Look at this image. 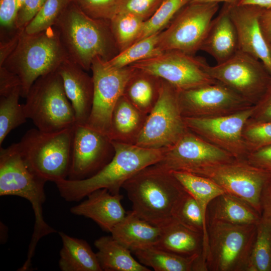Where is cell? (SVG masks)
<instances>
[{"label":"cell","instance_id":"obj_17","mask_svg":"<svg viewBox=\"0 0 271 271\" xmlns=\"http://www.w3.org/2000/svg\"><path fill=\"white\" fill-rule=\"evenodd\" d=\"M184 117H213L253 106L224 84L216 81L179 92Z\"/></svg>","mask_w":271,"mask_h":271},{"label":"cell","instance_id":"obj_15","mask_svg":"<svg viewBox=\"0 0 271 271\" xmlns=\"http://www.w3.org/2000/svg\"><path fill=\"white\" fill-rule=\"evenodd\" d=\"M253 105L234 113L213 117H184L187 129L237 159L248 154L243 130Z\"/></svg>","mask_w":271,"mask_h":271},{"label":"cell","instance_id":"obj_10","mask_svg":"<svg viewBox=\"0 0 271 271\" xmlns=\"http://www.w3.org/2000/svg\"><path fill=\"white\" fill-rule=\"evenodd\" d=\"M218 3H189L160 33L158 48L161 52L178 50L194 55L200 50Z\"/></svg>","mask_w":271,"mask_h":271},{"label":"cell","instance_id":"obj_12","mask_svg":"<svg viewBox=\"0 0 271 271\" xmlns=\"http://www.w3.org/2000/svg\"><path fill=\"white\" fill-rule=\"evenodd\" d=\"M90 70L93 96L91 112L85 124L108 137L113 108L136 69L130 66L114 67L97 57L92 61Z\"/></svg>","mask_w":271,"mask_h":271},{"label":"cell","instance_id":"obj_7","mask_svg":"<svg viewBox=\"0 0 271 271\" xmlns=\"http://www.w3.org/2000/svg\"><path fill=\"white\" fill-rule=\"evenodd\" d=\"M26 98V116L42 131H58L76 123L74 110L57 70L36 80Z\"/></svg>","mask_w":271,"mask_h":271},{"label":"cell","instance_id":"obj_50","mask_svg":"<svg viewBox=\"0 0 271 271\" xmlns=\"http://www.w3.org/2000/svg\"><path fill=\"white\" fill-rule=\"evenodd\" d=\"M237 5H250L267 10L271 9V0H239Z\"/></svg>","mask_w":271,"mask_h":271},{"label":"cell","instance_id":"obj_23","mask_svg":"<svg viewBox=\"0 0 271 271\" xmlns=\"http://www.w3.org/2000/svg\"><path fill=\"white\" fill-rule=\"evenodd\" d=\"M161 232L160 227L141 218L131 210L126 213L110 233L115 239L132 252L155 246Z\"/></svg>","mask_w":271,"mask_h":271},{"label":"cell","instance_id":"obj_34","mask_svg":"<svg viewBox=\"0 0 271 271\" xmlns=\"http://www.w3.org/2000/svg\"><path fill=\"white\" fill-rule=\"evenodd\" d=\"M21 88L16 89L6 96H0V145L14 129L28 119L24 104L19 103Z\"/></svg>","mask_w":271,"mask_h":271},{"label":"cell","instance_id":"obj_49","mask_svg":"<svg viewBox=\"0 0 271 271\" xmlns=\"http://www.w3.org/2000/svg\"><path fill=\"white\" fill-rule=\"evenodd\" d=\"M259 24L266 42L271 46V9L263 11L259 17Z\"/></svg>","mask_w":271,"mask_h":271},{"label":"cell","instance_id":"obj_43","mask_svg":"<svg viewBox=\"0 0 271 271\" xmlns=\"http://www.w3.org/2000/svg\"><path fill=\"white\" fill-rule=\"evenodd\" d=\"M47 0H25L19 8L15 21L17 30H24L36 16Z\"/></svg>","mask_w":271,"mask_h":271},{"label":"cell","instance_id":"obj_20","mask_svg":"<svg viewBox=\"0 0 271 271\" xmlns=\"http://www.w3.org/2000/svg\"><path fill=\"white\" fill-rule=\"evenodd\" d=\"M57 70L62 78L65 93L74 110L76 123L86 124L93 101L92 77L68 58L61 63Z\"/></svg>","mask_w":271,"mask_h":271},{"label":"cell","instance_id":"obj_1","mask_svg":"<svg viewBox=\"0 0 271 271\" xmlns=\"http://www.w3.org/2000/svg\"><path fill=\"white\" fill-rule=\"evenodd\" d=\"M112 143L114 155L96 174L83 180L64 179L55 182L65 201H79L92 192L102 188L112 194H120L126 181L144 168L159 162L168 148L147 149L136 145Z\"/></svg>","mask_w":271,"mask_h":271},{"label":"cell","instance_id":"obj_5","mask_svg":"<svg viewBox=\"0 0 271 271\" xmlns=\"http://www.w3.org/2000/svg\"><path fill=\"white\" fill-rule=\"evenodd\" d=\"M68 58L55 26L33 34L24 29L16 48L1 66L18 75L21 96L26 98L36 80L56 71Z\"/></svg>","mask_w":271,"mask_h":271},{"label":"cell","instance_id":"obj_9","mask_svg":"<svg viewBox=\"0 0 271 271\" xmlns=\"http://www.w3.org/2000/svg\"><path fill=\"white\" fill-rule=\"evenodd\" d=\"M179 92L162 79L158 100L148 115L136 145L147 149L167 148L188 131L180 109Z\"/></svg>","mask_w":271,"mask_h":271},{"label":"cell","instance_id":"obj_37","mask_svg":"<svg viewBox=\"0 0 271 271\" xmlns=\"http://www.w3.org/2000/svg\"><path fill=\"white\" fill-rule=\"evenodd\" d=\"M191 0H163L155 13L144 22L136 42L162 32L176 14Z\"/></svg>","mask_w":271,"mask_h":271},{"label":"cell","instance_id":"obj_22","mask_svg":"<svg viewBox=\"0 0 271 271\" xmlns=\"http://www.w3.org/2000/svg\"><path fill=\"white\" fill-rule=\"evenodd\" d=\"M230 5L224 4L217 16L212 21L200 50L221 63L238 50V38L230 15Z\"/></svg>","mask_w":271,"mask_h":271},{"label":"cell","instance_id":"obj_27","mask_svg":"<svg viewBox=\"0 0 271 271\" xmlns=\"http://www.w3.org/2000/svg\"><path fill=\"white\" fill-rule=\"evenodd\" d=\"M132 252L140 263L156 271H208L202 255L185 257L155 246Z\"/></svg>","mask_w":271,"mask_h":271},{"label":"cell","instance_id":"obj_19","mask_svg":"<svg viewBox=\"0 0 271 271\" xmlns=\"http://www.w3.org/2000/svg\"><path fill=\"white\" fill-rule=\"evenodd\" d=\"M265 10L250 5L231 6L230 15L238 38V50L259 60L271 74V54L260 24L259 17Z\"/></svg>","mask_w":271,"mask_h":271},{"label":"cell","instance_id":"obj_51","mask_svg":"<svg viewBox=\"0 0 271 271\" xmlns=\"http://www.w3.org/2000/svg\"><path fill=\"white\" fill-rule=\"evenodd\" d=\"M239 0H191L189 3H223L230 6L236 5Z\"/></svg>","mask_w":271,"mask_h":271},{"label":"cell","instance_id":"obj_42","mask_svg":"<svg viewBox=\"0 0 271 271\" xmlns=\"http://www.w3.org/2000/svg\"><path fill=\"white\" fill-rule=\"evenodd\" d=\"M18 10L17 0H0L1 31L13 35L17 31L15 21Z\"/></svg>","mask_w":271,"mask_h":271},{"label":"cell","instance_id":"obj_35","mask_svg":"<svg viewBox=\"0 0 271 271\" xmlns=\"http://www.w3.org/2000/svg\"><path fill=\"white\" fill-rule=\"evenodd\" d=\"M160 33L132 43L107 61L108 63L114 67L123 68L160 54L162 52L158 48Z\"/></svg>","mask_w":271,"mask_h":271},{"label":"cell","instance_id":"obj_26","mask_svg":"<svg viewBox=\"0 0 271 271\" xmlns=\"http://www.w3.org/2000/svg\"><path fill=\"white\" fill-rule=\"evenodd\" d=\"M261 215L247 202L227 193L215 197L209 204L208 221H219L239 225L256 224Z\"/></svg>","mask_w":271,"mask_h":271},{"label":"cell","instance_id":"obj_41","mask_svg":"<svg viewBox=\"0 0 271 271\" xmlns=\"http://www.w3.org/2000/svg\"><path fill=\"white\" fill-rule=\"evenodd\" d=\"M163 0H120L117 13L133 14L144 21L151 18Z\"/></svg>","mask_w":271,"mask_h":271},{"label":"cell","instance_id":"obj_29","mask_svg":"<svg viewBox=\"0 0 271 271\" xmlns=\"http://www.w3.org/2000/svg\"><path fill=\"white\" fill-rule=\"evenodd\" d=\"M94 244L98 250L96 254L102 270H151L137 261L131 255V250L111 235L101 236Z\"/></svg>","mask_w":271,"mask_h":271},{"label":"cell","instance_id":"obj_38","mask_svg":"<svg viewBox=\"0 0 271 271\" xmlns=\"http://www.w3.org/2000/svg\"><path fill=\"white\" fill-rule=\"evenodd\" d=\"M70 0H47L36 16L24 29L29 34L38 33L54 26Z\"/></svg>","mask_w":271,"mask_h":271},{"label":"cell","instance_id":"obj_32","mask_svg":"<svg viewBox=\"0 0 271 271\" xmlns=\"http://www.w3.org/2000/svg\"><path fill=\"white\" fill-rule=\"evenodd\" d=\"M247 271H271V219L261 216Z\"/></svg>","mask_w":271,"mask_h":271},{"label":"cell","instance_id":"obj_48","mask_svg":"<svg viewBox=\"0 0 271 271\" xmlns=\"http://www.w3.org/2000/svg\"><path fill=\"white\" fill-rule=\"evenodd\" d=\"M260 202L261 215L271 219V175L263 185Z\"/></svg>","mask_w":271,"mask_h":271},{"label":"cell","instance_id":"obj_52","mask_svg":"<svg viewBox=\"0 0 271 271\" xmlns=\"http://www.w3.org/2000/svg\"><path fill=\"white\" fill-rule=\"evenodd\" d=\"M269 48H270V54H271V46L269 45Z\"/></svg>","mask_w":271,"mask_h":271},{"label":"cell","instance_id":"obj_6","mask_svg":"<svg viewBox=\"0 0 271 271\" xmlns=\"http://www.w3.org/2000/svg\"><path fill=\"white\" fill-rule=\"evenodd\" d=\"M74 126L52 132L32 128L18 143L28 168L46 182L67 178Z\"/></svg>","mask_w":271,"mask_h":271},{"label":"cell","instance_id":"obj_8","mask_svg":"<svg viewBox=\"0 0 271 271\" xmlns=\"http://www.w3.org/2000/svg\"><path fill=\"white\" fill-rule=\"evenodd\" d=\"M256 224L207 222L208 271H247Z\"/></svg>","mask_w":271,"mask_h":271},{"label":"cell","instance_id":"obj_28","mask_svg":"<svg viewBox=\"0 0 271 271\" xmlns=\"http://www.w3.org/2000/svg\"><path fill=\"white\" fill-rule=\"evenodd\" d=\"M62 246L58 265L62 271H102L96 254L85 240L59 232Z\"/></svg>","mask_w":271,"mask_h":271},{"label":"cell","instance_id":"obj_14","mask_svg":"<svg viewBox=\"0 0 271 271\" xmlns=\"http://www.w3.org/2000/svg\"><path fill=\"white\" fill-rule=\"evenodd\" d=\"M189 173L210 179L225 193L247 202L261 216V193L271 173L250 164L245 159H237L203 167Z\"/></svg>","mask_w":271,"mask_h":271},{"label":"cell","instance_id":"obj_47","mask_svg":"<svg viewBox=\"0 0 271 271\" xmlns=\"http://www.w3.org/2000/svg\"><path fill=\"white\" fill-rule=\"evenodd\" d=\"M22 30H17L13 35L7 39H1L0 43V66L16 48Z\"/></svg>","mask_w":271,"mask_h":271},{"label":"cell","instance_id":"obj_39","mask_svg":"<svg viewBox=\"0 0 271 271\" xmlns=\"http://www.w3.org/2000/svg\"><path fill=\"white\" fill-rule=\"evenodd\" d=\"M243 138L249 153L271 146V121L246 122Z\"/></svg>","mask_w":271,"mask_h":271},{"label":"cell","instance_id":"obj_44","mask_svg":"<svg viewBox=\"0 0 271 271\" xmlns=\"http://www.w3.org/2000/svg\"><path fill=\"white\" fill-rule=\"evenodd\" d=\"M251 122L271 121V81L266 91L253 105V110L250 118Z\"/></svg>","mask_w":271,"mask_h":271},{"label":"cell","instance_id":"obj_24","mask_svg":"<svg viewBox=\"0 0 271 271\" xmlns=\"http://www.w3.org/2000/svg\"><path fill=\"white\" fill-rule=\"evenodd\" d=\"M148 115L122 95L113 108L108 137L112 142L135 145Z\"/></svg>","mask_w":271,"mask_h":271},{"label":"cell","instance_id":"obj_16","mask_svg":"<svg viewBox=\"0 0 271 271\" xmlns=\"http://www.w3.org/2000/svg\"><path fill=\"white\" fill-rule=\"evenodd\" d=\"M114 152L108 136L85 124L76 123L67 179L81 180L93 176L111 160Z\"/></svg>","mask_w":271,"mask_h":271},{"label":"cell","instance_id":"obj_21","mask_svg":"<svg viewBox=\"0 0 271 271\" xmlns=\"http://www.w3.org/2000/svg\"><path fill=\"white\" fill-rule=\"evenodd\" d=\"M87 197L85 200L71 207L70 212L92 219L105 231L111 232L126 214L121 203L123 196L120 194H112L102 188Z\"/></svg>","mask_w":271,"mask_h":271},{"label":"cell","instance_id":"obj_11","mask_svg":"<svg viewBox=\"0 0 271 271\" xmlns=\"http://www.w3.org/2000/svg\"><path fill=\"white\" fill-rule=\"evenodd\" d=\"M205 71L252 105L262 97L271 81V74L262 62L239 50L224 62L207 64Z\"/></svg>","mask_w":271,"mask_h":271},{"label":"cell","instance_id":"obj_36","mask_svg":"<svg viewBox=\"0 0 271 271\" xmlns=\"http://www.w3.org/2000/svg\"><path fill=\"white\" fill-rule=\"evenodd\" d=\"M144 21L128 13H117L110 20L111 32L119 52L135 42Z\"/></svg>","mask_w":271,"mask_h":271},{"label":"cell","instance_id":"obj_40","mask_svg":"<svg viewBox=\"0 0 271 271\" xmlns=\"http://www.w3.org/2000/svg\"><path fill=\"white\" fill-rule=\"evenodd\" d=\"M88 16L109 21L117 13L120 0H70Z\"/></svg>","mask_w":271,"mask_h":271},{"label":"cell","instance_id":"obj_4","mask_svg":"<svg viewBox=\"0 0 271 271\" xmlns=\"http://www.w3.org/2000/svg\"><path fill=\"white\" fill-rule=\"evenodd\" d=\"M46 182L33 173L24 161L18 146L14 143L0 148V196H16L31 204L35 217L34 231L29 246L27 258L22 270L31 266L37 243L43 237L56 232L45 221L43 205L46 200L44 185Z\"/></svg>","mask_w":271,"mask_h":271},{"label":"cell","instance_id":"obj_31","mask_svg":"<svg viewBox=\"0 0 271 271\" xmlns=\"http://www.w3.org/2000/svg\"><path fill=\"white\" fill-rule=\"evenodd\" d=\"M171 172L184 188L197 201L206 223L207 210L209 204L215 197L225 193L224 190L205 177L184 171Z\"/></svg>","mask_w":271,"mask_h":271},{"label":"cell","instance_id":"obj_45","mask_svg":"<svg viewBox=\"0 0 271 271\" xmlns=\"http://www.w3.org/2000/svg\"><path fill=\"white\" fill-rule=\"evenodd\" d=\"M244 159L250 164L271 173V146L249 153Z\"/></svg>","mask_w":271,"mask_h":271},{"label":"cell","instance_id":"obj_13","mask_svg":"<svg viewBox=\"0 0 271 271\" xmlns=\"http://www.w3.org/2000/svg\"><path fill=\"white\" fill-rule=\"evenodd\" d=\"M207 64L201 57L173 50L162 52L130 66L164 80L182 91L216 81L206 72Z\"/></svg>","mask_w":271,"mask_h":271},{"label":"cell","instance_id":"obj_3","mask_svg":"<svg viewBox=\"0 0 271 271\" xmlns=\"http://www.w3.org/2000/svg\"><path fill=\"white\" fill-rule=\"evenodd\" d=\"M122 188L132 203V210L160 227L173 218L175 207L185 191L172 172L156 164L135 174Z\"/></svg>","mask_w":271,"mask_h":271},{"label":"cell","instance_id":"obj_25","mask_svg":"<svg viewBox=\"0 0 271 271\" xmlns=\"http://www.w3.org/2000/svg\"><path fill=\"white\" fill-rule=\"evenodd\" d=\"M161 228L155 246L185 257L202 255L204 258L202 233L190 229L174 218Z\"/></svg>","mask_w":271,"mask_h":271},{"label":"cell","instance_id":"obj_2","mask_svg":"<svg viewBox=\"0 0 271 271\" xmlns=\"http://www.w3.org/2000/svg\"><path fill=\"white\" fill-rule=\"evenodd\" d=\"M55 27L68 59L85 71L96 57L108 61L119 52L109 21L91 18L70 2Z\"/></svg>","mask_w":271,"mask_h":271},{"label":"cell","instance_id":"obj_18","mask_svg":"<svg viewBox=\"0 0 271 271\" xmlns=\"http://www.w3.org/2000/svg\"><path fill=\"white\" fill-rule=\"evenodd\" d=\"M235 159L229 153L188 130L175 144L167 148L163 158L155 164L169 171L191 172Z\"/></svg>","mask_w":271,"mask_h":271},{"label":"cell","instance_id":"obj_30","mask_svg":"<svg viewBox=\"0 0 271 271\" xmlns=\"http://www.w3.org/2000/svg\"><path fill=\"white\" fill-rule=\"evenodd\" d=\"M161 81L156 76L136 70L123 95L138 109L149 114L158 100Z\"/></svg>","mask_w":271,"mask_h":271},{"label":"cell","instance_id":"obj_46","mask_svg":"<svg viewBox=\"0 0 271 271\" xmlns=\"http://www.w3.org/2000/svg\"><path fill=\"white\" fill-rule=\"evenodd\" d=\"M21 81L15 73L0 66V96H6L16 89L21 88Z\"/></svg>","mask_w":271,"mask_h":271},{"label":"cell","instance_id":"obj_33","mask_svg":"<svg viewBox=\"0 0 271 271\" xmlns=\"http://www.w3.org/2000/svg\"><path fill=\"white\" fill-rule=\"evenodd\" d=\"M173 218L190 229L203 234V255L206 258L207 247V224L198 203L186 190L175 207Z\"/></svg>","mask_w":271,"mask_h":271}]
</instances>
